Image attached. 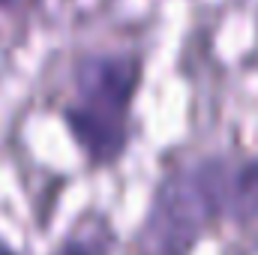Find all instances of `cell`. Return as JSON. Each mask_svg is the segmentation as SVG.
Returning a JSON list of instances; mask_svg holds the SVG:
<instances>
[{"mask_svg": "<svg viewBox=\"0 0 258 255\" xmlns=\"http://www.w3.org/2000/svg\"><path fill=\"white\" fill-rule=\"evenodd\" d=\"M231 171L222 159L174 168L153 195L138 234V255H192L204 228L231 216Z\"/></svg>", "mask_w": 258, "mask_h": 255, "instance_id": "1", "label": "cell"}, {"mask_svg": "<svg viewBox=\"0 0 258 255\" xmlns=\"http://www.w3.org/2000/svg\"><path fill=\"white\" fill-rule=\"evenodd\" d=\"M138 84L129 54H90L75 69V99L63 117L90 162H114L126 150V111Z\"/></svg>", "mask_w": 258, "mask_h": 255, "instance_id": "2", "label": "cell"}, {"mask_svg": "<svg viewBox=\"0 0 258 255\" xmlns=\"http://www.w3.org/2000/svg\"><path fill=\"white\" fill-rule=\"evenodd\" d=\"M60 255H105V249L96 243V240H66L63 252Z\"/></svg>", "mask_w": 258, "mask_h": 255, "instance_id": "3", "label": "cell"}, {"mask_svg": "<svg viewBox=\"0 0 258 255\" xmlns=\"http://www.w3.org/2000/svg\"><path fill=\"white\" fill-rule=\"evenodd\" d=\"M0 255H18V252H15V249H9V246H6V243L0 240Z\"/></svg>", "mask_w": 258, "mask_h": 255, "instance_id": "4", "label": "cell"}, {"mask_svg": "<svg viewBox=\"0 0 258 255\" xmlns=\"http://www.w3.org/2000/svg\"><path fill=\"white\" fill-rule=\"evenodd\" d=\"M0 3H6V0H0Z\"/></svg>", "mask_w": 258, "mask_h": 255, "instance_id": "5", "label": "cell"}]
</instances>
